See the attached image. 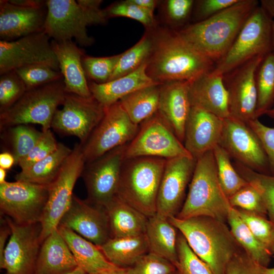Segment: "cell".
<instances>
[{
    "instance_id": "d6a6232c",
    "label": "cell",
    "mask_w": 274,
    "mask_h": 274,
    "mask_svg": "<svg viewBox=\"0 0 274 274\" xmlns=\"http://www.w3.org/2000/svg\"><path fill=\"white\" fill-rule=\"evenodd\" d=\"M160 86L155 84L139 89L119 101L134 124L140 125L158 111Z\"/></svg>"
},
{
    "instance_id": "9c48e42d",
    "label": "cell",
    "mask_w": 274,
    "mask_h": 274,
    "mask_svg": "<svg viewBox=\"0 0 274 274\" xmlns=\"http://www.w3.org/2000/svg\"><path fill=\"white\" fill-rule=\"evenodd\" d=\"M85 162L80 143H76L55 180L48 185V196L40 223L41 241L54 230L72 203L73 189Z\"/></svg>"
},
{
    "instance_id": "5b68a950",
    "label": "cell",
    "mask_w": 274,
    "mask_h": 274,
    "mask_svg": "<svg viewBox=\"0 0 274 274\" xmlns=\"http://www.w3.org/2000/svg\"><path fill=\"white\" fill-rule=\"evenodd\" d=\"M100 0H48L44 32L55 41L75 39L81 46H88L92 39L87 27L105 23L108 19L100 8Z\"/></svg>"
},
{
    "instance_id": "bcb514c9",
    "label": "cell",
    "mask_w": 274,
    "mask_h": 274,
    "mask_svg": "<svg viewBox=\"0 0 274 274\" xmlns=\"http://www.w3.org/2000/svg\"><path fill=\"white\" fill-rule=\"evenodd\" d=\"M231 207L266 217L267 211L259 191L249 183L228 198Z\"/></svg>"
},
{
    "instance_id": "f546056e",
    "label": "cell",
    "mask_w": 274,
    "mask_h": 274,
    "mask_svg": "<svg viewBox=\"0 0 274 274\" xmlns=\"http://www.w3.org/2000/svg\"><path fill=\"white\" fill-rule=\"evenodd\" d=\"M177 230L167 218L155 214L148 218L145 234L149 252L165 258L175 266L178 261Z\"/></svg>"
},
{
    "instance_id": "d6986e66",
    "label": "cell",
    "mask_w": 274,
    "mask_h": 274,
    "mask_svg": "<svg viewBox=\"0 0 274 274\" xmlns=\"http://www.w3.org/2000/svg\"><path fill=\"white\" fill-rule=\"evenodd\" d=\"M237 161L259 173L269 167L258 138L249 126L231 116L223 119L219 144Z\"/></svg>"
},
{
    "instance_id": "2e32d148",
    "label": "cell",
    "mask_w": 274,
    "mask_h": 274,
    "mask_svg": "<svg viewBox=\"0 0 274 274\" xmlns=\"http://www.w3.org/2000/svg\"><path fill=\"white\" fill-rule=\"evenodd\" d=\"M50 39L43 31L12 41L0 40V75L32 65L60 71Z\"/></svg>"
},
{
    "instance_id": "f6af8a7d",
    "label": "cell",
    "mask_w": 274,
    "mask_h": 274,
    "mask_svg": "<svg viewBox=\"0 0 274 274\" xmlns=\"http://www.w3.org/2000/svg\"><path fill=\"white\" fill-rule=\"evenodd\" d=\"M0 75V113H2L12 107L27 89L15 71Z\"/></svg>"
},
{
    "instance_id": "7402d4cb",
    "label": "cell",
    "mask_w": 274,
    "mask_h": 274,
    "mask_svg": "<svg viewBox=\"0 0 274 274\" xmlns=\"http://www.w3.org/2000/svg\"><path fill=\"white\" fill-rule=\"evenodd\" d=\"M47 13V5L39 8H26L1 0V40L12 41L44 31Z\"/></svg>"
},
{
    "instance_id": "9a60e30c",
    "label": "cell",
    "mask_w": 274,
    "mask_h": 274,
    "mask_svg": "<svg viewBox=\"0 0 274 274\" xmlns=\"http://www.w3.org/2000/svg\"><path fill=\"white\" fill-rule=\"evenodd\" d=\"M11 230L0 267L6 274H35L42 242L40 223L21 225L5 217Z\"/></svg>"
},
{
    "instance_id": "e0dca14e",
    "label": "cell",
    "mask_w": 274,
    "mask_h": 274,
    "mask_svg": "<svg viewBox=\"0 0 274 274\" xmlns=\"http://www.w3.org/2000/svg\"><path fill=\"white\" fill-rule=\"evenodd\" d=\"M264 57H254L223 76L228 93L230 116L246 124L257 118L256 73Z\"/></svg>"
},
{
    "instance_id": "836d02e7",
    "label": "cell",
    "mask_w": 274,
    "mask_h": 274,
    "mask_svg": "<svg viewBox=\"0 0 274 274\" xmlns=\"http://www.w3.org/2000/svg\"><path fill=\"white\" fill-rule=\"evenodd\" d=\"M227 223L234 237L244 251L259 265L267 267L272 255L254 235L235 208L230 209Z\"/></svg>"
},
{
    "instance_id": "f1b7e54d",
    "label": "cell",
    "mask_w": 274,
    "mask_h": 274,
    "mask_svg": "<svg viewBox=\"0 0 274 274\" xmlns=\"http://www.w3.org/2000/svg\"><path fill=\"white\" fill-rule=\"evenodd\" d=\"M105 207L111 238L145 234L148 218L117 195Z\"/></svg>"
},
{
    "instance_id": "681fc988",
    "label": "cell",
    "mask_w": 274,
    "mask_h": 274,
    "mask_svg": "<svg viewBox=\"0 0 274 274\" xmlns=\"http://www.w3.org/2000/svg\"><path fill=\"white\" fill-rule=\"evenodd\" d=\"M256 134L264 149L272 175L274 176V128L267 126L258 118L247 124Z\"/></svg>"
},
{
    "instance_id": "94428289",
    "label": "cell",
    "mask_w": 274,
    "mask_h": 274,
    "mask_svg": "<svg viewBox=\"0 0 274 274\" xmlns=\"http://www.w3.org/2000/svg\"><path fill=\"white\" fill-rule=\"evenodd\" d=\"M6 170L0 168V184L6 182L5 178L6 176Z\"/></svg>"
},
{
    "instance_id": "b9f144b4",
    "label": "cell",
    "mask_w": 274,
    "mask_h": 274,
    "mask_svg": "<svg viewBox=\"0 0 274 274\" xmlns=\"http://www.w3.org/2000/svg\"><path fill=\"white\" fill-rule=\"evenodd\" d=\"M105 11L108 18L125 17L140 22L149 30H154L156 27L153 12L136 5L130 0L114 3Z\"/></svg>"
},
{
    "instance_id": "4316f807",
    "label": "cell",
    "mask_w": 274,
    "mask_h": 274,
    "mask_svg": "<svg viewBox=\"0 0 274 274\" xmlns=\"http://www.w3.org/2000/svg\"><path fill=\"white\" fill-rule=\"evenodd\" d=\"M146 66V62L134 72L105 83L88 82L92 96L102 106L108 107L136 90L157 84L147 74Z\"/></svg>"
},
{
    "instance_id": "ee69618b",
    "label": "cell",
    "mask_w": 274,
    "mask_h": 274,
    "mask_svg": "<svg viewBox=\"0 0 274 274\" xmlns=\"http://www.w3.org/2000/svg\"><path fill=\"white\" fill-rule=\"evenodd\" d=\"M27 90L63 79L60 71L43 65H32L15 70Z\"/></svg>"
},
{
    "instance_id": "7bdbcfd3",
    "label": "cell",
    "mask_w": 274,
    "mask_h": 274,
    "mask_svg": "<svg viewBox=\"0 0 274 274\" xmlns=\"http://www.w3.org/2000/svg\"><path fill=\"white\" fill-rule=\"evenodd\" d=\"M178 261L176 265L180 274H213L208 265L192 250L180 233L177 238Z\"/></svg>"
},
{
    "instance_id": "11a10c76",
    "label": "cell",
    "mask_w": 274,
    "mask_h": 274,
    "mask_svg": "<svg viewBox=\"0 0 274 274\" xmlns=\"http://www.w3.org/2000/svg\"><path fill=\"white\" fill-rule=\"evenodd\" d=\"M15 5L26 7L39 8L46 6L47 1L43 0H8Z\"/></svg>"
},
{
    "instance_id": "ac0fdd59",
    "label": "cell",
    "mask_w": 274,
    "mask_h": 274,
    "mask_svg": "<svg viewBox=\"0 0 274 274\" xmlns=\"http://www.w3.org/2000/svg\"><path fill=\"white\" fill-rule=\"evenodd\" d=\"M196 162L192 156L166 159L158 192L156 214L167 218L177 215Z\"/></svg>"
},
{
    "instance_id": "74e56055",
    "label": "cell",
    "mask_w": 274,
    "mask_h": 274,
    "mask_svg": "<svg viewBox=\"0 0 274 274\" xmlns=\"http://www.w3.org/2000/svg\"><path fill=\"white\" fill-rule=\"evenodd\" d=\"M4 130L7 132L5 136H8L11 148L10 153L15 158V165H18L19 162L29 153L43 133L42 131H39L29 124L17 125Z\"/></svg>"
},
{
    "instance_id": "be15d7a7",
    "label": "cell",
    "mask_w": 274,
    "mask_h": 274,
    "mask_svg": "<svg viewBox=\"0 0 274 274\" xmlns=\"http://www.w3.org/2000/svg\"><path fill=\"white\" fill-rule=\"evenodd\" d=\"M262 274H274V267H264Z\"/></svg>"
},
{
    "instance_id": "1f68e13d",
    "label": "cell",
    "mask_w": 274,
    "mask_h": 274,
    "mask_svg": "<svg viewBox=\"0 0 274 274\" xmlns=\"http://www.w3.org/2000/svg\"><path fill=\"white\" fill-rule=\"evenodd\" d=\"M72 151L59 143L57 149L29 168L21 170L15 177L16 181L38 185H49L56 178L64 161Z\"/></svg>"
},
{
    "instance_id": "8d00e7d4",
    "label": "cell",
    "mask_w": 274,
    "mask_h": 274,
    "mask_svg": "<svg viewBox=\"0 0 274 274\" xmlns=\"http://www.w3.org/2000/svg\"><path fill=\"white\" fill-rule=\"evenodd\" d=\"M218 180L223 191L229 198L249 183L237 172L230 161V156L221 146L213 150Z\"/></svg>"
},
{
    "instance_id": "7c38bea8",
    "label": "cell",
    "mask_w": 274,
    "mask_h": 274,
    "mask_svg": "<svg viewBox=\"0 0 274 274\" xmlns=\"http://www.w3.org/2000/svg\"><path fill=\"white\" fill-rule=\"evenodd\" d=\"M48 196V185L16 181L0 184L1 212L21 225L40 221Z\"/></svg>"
},
{
    "instance_id": "6125c7cd",
    "label": "cell",
    "mask_w": 274,
    "mask_h": 274,
    "mask_svg": "<svg viewBox=\"0 0 274 274\" xmlns=\"http://www.w3.org/2000/svg\"><path fill=\"white\" fill-rule=\"evenodd\" d=\"M66 274H87L82 268L78 267L73 271Z\"/></svg>"
},
{
    "instance_id": "003e7915",
    "label": "cell",
    "mask_w": 274,
    "mask_h": 274,
    "mask_svg": "<svg viewBox=\"0 0 274 274\" xmlns=\"http://www.w3.org/2000/svg\"><path fill=\"white\" fill-rule=\"evenodd\" d=\"M174 274H180L179 272L178 271V270L176 271V273H175Z\"/></svg>"
},
{
    "instance_id": "f5cc1de1",
    "label": "cell",
    "mask_w": 274,
    "mask_h": 274,
    "mask_svg": "<svg viewBox=\"0 0 274 274\" xmlns=\"http://www.w3.org/2000/svg\"><path fill=\"white\" fill-rule=\"evenodd\" d=\"M238 0H200L196 2V15L200 21L210 18L230 7Z\"/></svg>"
},
{
    "instance_id": "603a6c76",
    "label": "cell",
    "mask_w": 274,
    "mask_h": 274,
    "mask_svg": "<svg viewBox=\"0 0 274 274\" xmlns=\"http://www.w3.org/2000/svg\"><path fill=\"white\" fill-rule=\"evenodd\" d=\"M189 81H172L161 85L158 111L183 143L186 122L191 105Z\"/></svg>"
},
{
    "instance_id": "6da1fadb",
    "label": "cell",
    "mask_w": 274,
    "mask_h": 274,
    "mask_svg": "<svg viewBox=\"0 0 274 274\" xmlns=\"http://www.w3.org/2000/svg\"><path fill=\"white\" fill-rule=\"evenodd\" d=\"M155 30L151 33L152 49L146 71L155 83L191 81L214 70L215 63L194 49L178 31Z\"/></svg>"
},
{
    "instance_id": "ffe728a7",
    "label": "cell",
    "mask_w": 274,
    "mask_h": 274,
    "mask_svg": "<svg viewBox=\"0 0 274 274\" xmlns=\"http://www.w3.org/2000/svg\"><path fill=\"white\" fill-rule=\"evenodd\" d=\"M58 226L68 228L97 247L111 238L106 207L73 195L71 206Z\"/></svg>"
},
{
    "instance_id": "ab89813d",
    "label": "cell",
    "mask_w": 274,
    "mask_h": 274,
    "mask_svg": "<svg viewBox=\"0 0 274 274\" xmlns=\"http://www.w3.org/2000/svg\"><path fill=\"white\" fill-rule=\"evenodd\" d=\"M235 209L256 238L271 255H273L274 224L264 216L239 209Z\"/></svg>"
},
{
    "instance_id": "83f0119b",
    "label": "cell",
    "mask_w": 274,
    "mask_h": 274,
    "mask_svg": "<svg viewBox=\"0 0 274 274\" xmlns=\"http://www.w3.org/2000/svg\"><path fill=\"white\" fill-rule=\"evenodd\" d=\"M58 230L72 253L78 267L87 274H98L117 266L106 258L98 247L74 231L58 226Z\"/></svg>"
},
{
    "instance_id": "db71d44e",
    "label": "cell",
    "mask_w": 274,
    "mask_h": 274,
    "mask_svg": "<svg viewBox=\"0 0 274 274\" xmlns=\"http://www.w3.org/2000/svg\"><path fill=\"white\" fill-rule=\"evenodd\" d=\"M3 224L0 230V259L3 258L4 251L6 248V243L8 236L11 234L10 227L7 223L6 219H2Z\"/></svg>"
},
{
    "instance_id": "d590c367",
    "label": "cell",
    "mask_w": 274,
    "mask_h": 274,
    "mask_svg": "<svg viewBox=\"0 0 274 274\" xmlns=\"http://www.w3.org/2000/svg\"><path fill=\"white\" fill-rule=\"evenodd\" d=\"M152 49L151 33H146L130 49L121 53V56L109 81L127 75L147 62Z\"/></svg>"
},
{
    "instance_id": "cb8c5ba5",
    "label": "cell",
    "mask_w": 274,
    "mask_h": 274,
    "mask_svg": "<svg viewBox=\"0 0 274 274\" xmlns=\"http://www.w3.org/2000/svg\"><path fill=\"white\" fill-rule=\"evenodd\" d=\"M191 106L208 111L222 119L230 116L228 93L222 76L205 73L189 81Z\"/></svg>"
},
{
    "instance_id": "30bf717a",
    "label": "cell",
    "mask_w": 274,
    "mask_h": 274,
    "mask_svg": "<svg viewBox=\"0 0 274 274\" xmlns=\"http://www.w3.org/2000/svg\"><path fill=\"white\" fill-rule=\"evenodd\" d=\"M139 125L129 118L120 102L105 107L104 115L85 143L80 144L85 163L107 152L127 145L135 136Z\"/></svg>"
},
{
    "instance_id": "484cf974",
    "label": "cell",
    "mask_w": 274,
    "mask_h": 274,
    "mask_svg": "<svg viewBox=\"0 0 274 274\" xmlns=\"http://www.w3.org/2000/svg\"><path fill=\"white\" fill-rule=\"evenodd\" d=\"M78 267L72 253L57 228L41 245L35 274H66Z\"/></svg>"
},
{
    "instance_id": "8992f818",
    "label": "cell",
    "mask_w": 274,
    "mask_h": 274,
    "mask_svg": "<svg viewBox=\"0 0 274 274\" xmlns=\"http://www.w3.org/2000/svg\"><path fill=\"white\" fill-rule=\"evenodd\" d=\"M166 161L148 156L125 159L116 195L148 218L154 215Z\"/></svg>"
},
{
    "instance_id": "7a4b0ae2",
    "label": "cell",
    "mask_w": 274,
    "mask_h": 274,
    "mask_svg": "<svg viewBox=\"0 0 274 274\" xmlns=\"http://www.w3.org/2000/svg\"><path fill=\"white\" fill-rule=\"evenodd\" d=\"M259 5L257 0H238L217 14L178 32L194 49L216 63L226 53L248 18Z\"/></svg>"
},
{
    "instance_id": "3957f363",
    "label": "cell",
    "mask_w": 274,
    "mask_h": 274,
    "mask_svg": "<svg viewBox=\"0 0 274 274\" xmlns=\"http://www.w3.org/2000/svg\"><path fill=\"white\" fill-rule=\"evenodd\" d=\"M168 220L213 274H225L228 262L243 249L226 223L213 218L172 217Z\"/></svg>"
},
{
    "instance_id": "8fae6325",
    "label": "cell",
    "mask_w": 274,
    "mask_h": 274,
    "mask_svg": "<svg viewBox=\"0 0 274 274\" xmlns=\"http://www.w3.org/2000/svg\"><path fill=\"white\" fill-rule=\"evenodd\" d=\"M191 156L157 111L139 125L126 145L125 159L142 156L170 159Z\"/></svg>"
},
{
    "instance_id": "f907efd6",
    "label": "cell",
    "mask_w": 274,
    "mask_h": 274,
    "mask_svg": "<svg viewBox=\"0 0 274 274\" xmlns=\"http://www.w3.org/2000/svg\"><path fill=\"white\" fill-rule=\"evenodd\" d=\"M264 267L242 249L228 262L225 274H262Z\"/></svg>"
},
{
    "instance_id": "d4e9b609",
    "label": "cell",
    "mask_w": 274,
    "mask_h": 274,
    "mask_svg": "<svg viewBox=\"0 0 274 274\" xmlns=\"http://www.w3.org/2000/svg\"><path fill=\"white\" fill-rule=\"evenodd\" d=\"M51 44L58 60L66 92L89 97L92 96L82 63L83 49L72 40L55 41Z\"/></svg>"
},
{
    "instance_id": "91938a15",
    "label": "cell",
    "mask_w": 274,
    "mask_h": 274,
    "mask_svg": "<svg viewBox=\"0 0 274 274\" xmlns=\"http://www.w3.org/2000/svg\"><path fill=\"white\" fill-rule=\"evenodd\" d=\"M98 274H128L127 268L116 267L115 268L109 269Z\"/></svg>"
},
{
    "instance_id": "44dd1931",
    "label": "cell",
    "mask_w": 274,
    "mask_h": 274,
    "mask_svg": "<svg viewBox=\"0 0 274 274\" xmlns=\"http://www.w3.org/2000/svg\"><path fill=\"white\" fill-rule=\"evenodd\" d=\"M223 119L197 107L191 106L185 129L184 146L194 158L219 145Z\"/></svg>"
},
{
    "instance_id": "5bb4252c",
    "label": "cell",
    "mask_w": 274,
    "mask_h": 274,
    "mask_svg": "<svg viewBox=\"0 0 274 274\" xmlns=\"http://www.w3.org/2000/svg\"><path fill=\"white\" fill-rule=\"evenodd\" d=\"M127 145L115 148L85 163L81 177L86 188L88 200L105 207L117 195Z\"/></svg>"
},
{
    "instance_id": "f35d334b",
    "label": "cell",
    "mask_w": 274,
    "mask_h": 274,
    "mask_svg": "<svg viewBox=\"0 0 274 274\" xmlns=\"http://www.w3.org/2000/svg\"><path fill=\"white\" fill-rule=\"evenodd\" d=\"M236 170L260 193L269 220L274 224V176L260 173L237 161Z\"/></svg>"
},
{
    "instance_id": "e575fe53",
    "label": "cell",
    "mask_w": 274,
    "mask_h": 274,
    "mask_svg": "<svg viewBox=\"0 0 274 274\" xmlns=\"http://www.w3.org/2000/svg\"><path fill=\"white\" fill-rule=\"evenodd\" d=\"M256 117L266 114L274 104V52L264 56L256 73Z\"/></svg>"
},
{
    "instance_id": "ba28073f",
    "label": "cell",
    "mask_w": 274,
    "mask_h": 274,
    "mask_svg": "<svg viewBox=\"0 0 274 274\" xmlns=\"http://www.w3.org/2000/svg\"><path fill=\"white\" fill-rule=\"evenodd\" d=\"M272 19L259 5L248 18L224 55L211 73L224 76L254 57L272 51Z\"/></svg>"
},
{
    "instance_id": "7dc6e473",
    "label": "cell",
    "mask_w": 274,
    "mask_h": 274,
    "mask_svg": "<svg viewBox=\"0 0 274 274\" xmlns=\"http://www.w3.org/2000/svg\"><path fill=\"white\" fill-rule=\"evenodd\" d=\"M177 271L171 262L149 252L127 268L128 274H174Z\"/></svg>"
},
{
    "instance_id": "4dcf8cb0",
    "label": "cell",
    "mask_w": 274,
    "mask_h": 274,
    "mask_svg": "<svg viewBox=\"0 0 274 274\" xmlns=\"http://www.w3.org/2000/svg\"><path fill=\"white\" fill-rule=\"evenodd\" d=\"M98 247L109 261L120 267L131 266L149 252L146 234L110 238Z\"/></svg>"
},
{
    "instance_id": "680465c9",
    "label": "cell",
    "mask_w": 274,
    "mask_h": 274,
    "mask_svg": "<svg viewBox=\"0 0 274 274\" xmlns=\"http://www.w3.org/2000/svg\"><path fill=\"white\" fill-rule=\"evenodd\" d=\"M260 6L274 20V0H261Z\"/></svg>"
},
{
    "instance_id": "c3c4849f",
    "label": "cell",
    "mask_w": 274,
    "mask_h": 274,
    "mask_svg": "<svg viewBox=\"0 0 274 274\" xmlns=\"http://www.w3.org/2000/svg\"><path fill=\"white\" fill-rule=\"evenodd\" d=\"M43 132L42 137L36 145L29 153L19 162L18 165L20 167L21 170L29 168L57 149L58 143L51 130L49 129Z\"/></svg>"
},
{
    "instance_id": "52a82bcc",
    "label": "cell",
    "mask_w": 274,
    "mask_h": 274,
    "mask_svg": "<svg viewBox=\"0 0 274 274\" xmlns=\"http://www.w3.org/2000/svg\"><path fill=\"white\" fill-rule=\"evenodd\" d=\"M66 92L63 79L30 90L8 110L0 113L3 130L20 124H37L43 131L51 128V122Z\"/></svg>"
},
{
    "instance_id": "6f0895ef",
    "label": "cell",
    "mask_w": 274,
    "mask_h": 274,
    "mask_svg": "<svg viewBox=\"0 0 274 274\" xmlns=\"http://www.w3.org/2000/svg\"><path fill=\"white\" fill-rule=\"evenodd\" d=\"M132 3L138 6L154 12L155 7L157 6L158 2L155 0H130Z\"/></svg>"
},
{
    "instance_id": "277c9868",
    "label": "cell",
    "mask_w": 274,
    "mask_h": 274,
    "mask_svg": "<svg viewBox=\"0 0 274 274\" xmlns=\"http://www.w3.org/2000/svg\"><path fill=\"white\" fill-rule=\"evenodd\" d=\"M231 208L218 180L213 150L207 152L196 159L187 196L176 217L208 216L226 223Z\"/></svg>"
},
{
    "instance_id": "9f6ffc18",
    "label": "cell",
    "mask_w": 274,
    "mask_h": 274,
    "mask_svg": "<svg viewBox=\"0 0 274 274\" xmlns=\"http://www.w3.org/2000/svg\"><path fill=\"white\" fill-rule=\"evenodd\" d=\"M15 164V158L11 153L4 152L0 154V168L9 169Z\"/></svg>"
},
{
    "instance_id": "4fadbf2b",
    "label": "cell",
    "mask_w": 274,
    "mask_h": 274,
    "mask_svg": "<svg viewBox=\"0 0 274 274\" xmlns=\"http://www.w3.org/2000/svg\"><path fill=\"white\" fill-rule=\"evenodd\" d=\"M62 106L55 112L51 128L60 134L75 136L83 144L102 118L105 107L92 96L68 92Z\"/></svg>"
},
{
    "instance_id": "816d5d0a",
    "label": "cell",
    "mask_w": 274,
    "mask_h": 274,
    "mask_svg": "<svg viewBox=\"0 0 274 274\" xmlns=\"http://www.w3.org/2000/svg\"><path fill=\"white\" fill-rule=\"evenodd\" d=\"M195 1L193 0H168L165 12L167 19L173 24H180L189 16Z\"/></svg>"
},
{
    "instance_id": "60d3db41",
    "label": "cell",
    "mask_w": 274,
    "mask_h": 274,
    "mask_svg": "<svg viewBox=\"0 0 274 274\" xmlns=\"http://www.w3.org/2000/svg\"><path fill=\"white\" fill-rule=\"evenodd\" d=\"M120 56L121 54L100 57L84 54L82 58V63L87 79L98 84L108 82Z\"/></svg>"
},
{
    "instance_id": "e7e4bbea",
    "label": "cell",
    "mask_w": 274,
    "mask_h": 274,
    "mask_svg": "<svg viewBox=\"0 0 274 274\" xmlns=\"http://www.w3.org/2000/svg\"><path fill=\"white\" fill-rule=\"evenodd\" d=\"M272 49L274 52V20L272 21Z\"/></svg>"
},
{
    "instance_id": "03108f58",
    "label": "cell",
    "mask_w": 274,
    "mask_h": 274,
    "mask_svg": "<svg viewBox=\"0 0 274 274\" xmlns=\"http://www.w3.org/2000/svg\"><path fill=\"white\" fill-rule=\"evenodd\" d=\"M266 114L274 119V104L272 108L266 112Z\"/></svg>"
}]
</instances>
